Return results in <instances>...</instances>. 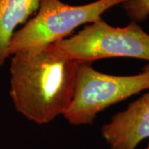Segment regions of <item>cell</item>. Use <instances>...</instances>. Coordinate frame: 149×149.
I'll return each instance as SVG.
<instances>
[{"label":"cell","instance_id":"6da1fadb","mask_svg":"<svg viewBox=\"0 0 149 149\" xmlns=\"http://www.w3.org/2000/svg\"><path fill=\"white\" fill-rule=\"evenodd\" d=\"M10 57L9 93L17 111L37 124L63 115L73 98L80 62L47 47Z\"/></svg>","mask_w":149,"mask_h":149},{"label":"cell","instance_id":"7a4b0ae2","mask_svg":"<svg viewBox=\"0 0 149 149\" xmlns=\"http://www.w3.org/2000/svg\"><path fill=\"white\" fill-rule=\"evenodd\" d=\"M125 1L96 0L83 5H70L61 0H39L36 15L13 33L9 55L47 47L69 37L77 27L100 20L105 12Z\"/></svg>","mask_w":149,"mask_h":149},{"label":"cell","instance_id":"3957f363","mask_svg":"<svg viewBox=\"0 0 149 149\" xmlns=\"http://www.w3.org/2000/svg\"><path fill=\"white\" fill-rule=\"evenodd\" d=\"M47 48L58 56L80 63L91 64L107 58H135L149 61V34L134 22L118 27H113L101 18Z\"/></svg>","mask_w":149,"mask_h":149},{"label":"cell","instance_id":"277c9868","mask_svg":"<svg viewBox=\"0 0 149 149\" xmlns=\"http://www.w3.org/2000/svg\"><path fill=\"white\" fill-rule=\"evenodd\" d=\"M149 90V63L132 75H113L80 63L72 100L62 115L74 125H91L107 108Z\"/></svg>","mask_w":149,"mask_h":149},{"label":"cell","instance_id":"5b68a950","mask_svg":"<svg viewBox=\"0 0 149 149\" xmlns=\"http://www.w3.org/2000/svg\"><path fill=\"white\" fill-rule=\"evenodd\" d=\"M110 149H136L149 138V92L118 112L101 128Z\"/></svg>","mask_w":149,"mask_h":149},{"label":"cell","instance_id":"8992f818","mask_svg":"<svg viewBox=\"0 0 149 149\" xmlns=\"http://www.w3.org/2000/svg\"><path fill=\"white\" fill-rule=\"evenodd\" d=\"M38 7L39 0H0V67L10 57L8 47L17 27L25 24Z\"/></svg>","mask_w":149,"mask_h":149},{"label":"cell","instance_id":"52a82bcc","mask_svg":"<svg viewBox=\"0 0 149 149\" xmlns=\"http://www.w3.org/2000/svg\"><path fill=\"white\" fill-rule=\"evenodd\" d=\"M131 21L142 22L149 16V0H127L122 3Z\"/></svg>","mask_w":149,"mask_h":149},{"label":"cell","instance_id":"ba28073f","mask_svg":"<svg viewBox=\"0 0 149 149\" xmlns=\"http://www.w3.org/2000/svg\"><path fill=\"white\" fill-rule=\"evenodd\" d=\"M145 149H149V144L148 145V147H147V148H146Z\"/></svg>","mask_w":149,"mask_h":149}]
</instances>
